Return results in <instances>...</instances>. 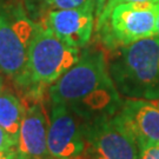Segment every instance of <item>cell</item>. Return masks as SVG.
<instances>
[{
	"instance_id": "5b68a950",
	"label": "cell",
	"mask_w": 159,
	"mask_h": 159,
	"mask_svg": "<svg viewBox=\"0 0 159 159\" xmlns=\"http://www.w3.org/2000/svg\"><path fill=\"white\" fill-rule=\"evenodd\" d=\"M79 57V48L67 45L52 31L38 25L29 52L26 86L52 85Z\"/></svg>"
},
{
	"instance_id": "277c9868",
	"label": "cell",
	"mask_w": 159,
	"mask_h": 159,
	"mask_svg": "<svg viewBox=\"0 0 159 159\" xmlns=\"http://www.w3.org/2000/svg\"><path fill=\"white\" fill-rule=\"evenodd\" d=\"M158 12L157 2H130L116 6L102 12L97 19L99 38L107 48L118 50L153 37Z\"/></svg>"
},
{
	"instance_id": "30bf717a",
	"label": "cell",
	"mask_w": 159,
	"mask_h": 159,
	"mask_svg": "<svg viewBox=\"0 0 159 159\" xmlns=\"http://www.w3.org/2000/svg\"><path fill=\"white\" fill-rule=\"evenodd\" d=\"M47 130L43 105L35 102L26 107L17 144L19 159H52L47 148Z\"/></svg>"
},
{
	"instance_id": "6da1fadb",
	"label": "cell",
	"mask_w": 159,
	"mask_h": 159,
	"mask_svg": "<svg viewBox=\"0 0 159 159\" xmlns=\"http://www.w3.org/2000/svg\"><path fill=\"white\" fill-rule=\"evenodd\" d=\"M48 92L52 102L65 104L83 121L114 116L123 104L104 53L93 48L83 52L78 61L50 86Z\"/></svg>"
},
{
	"instance_id": "ac0fdd59",
	"label": "cell",
	"mask_w": 159,
	"mask_h": 159,
	"mask_svg": "<svg viewBox=\"0 0 159 159\" xmlns=\"http://www.w3.org/2000/svg\"><path fill=\"white\" fill-rule=\"evenodd\" d=\"M2 87H4V79H2V77L0 74V92L2 91Z\"/></svg>"
},
{
	"instance_id": "ffe728a7",
	"label": "cell",
	"mask_w": 159,
	"mask_h": 159,
	"mask_svg": "<svg viewBox=\"0 0 159 159\" xmlns=\"http://www.w3.org/2000/svg\"><path fill=\"white\" fill-rule=\"evenodd\" d=\"M156 2H157V4H159V0H156Z\"/></svg>"
},
{
	"instance_id": "d6986e66",
	"label": "cell",
	"mask_w": 159,
	"mask_h": 159,
	"mask_svg": "<svg viewBox=\"0 0 159 159\" xmlns=\"http://www.w3.org/2000/svg\"><path fill=\"white\" fill-rule=\"evenodd\" d=\"M154 102H156V104H157V105L159 106V100H154Z\"/></svg>"
},
{
	"instance_id": "52a82bcc",
	"label": "cell",
	"mask_w": 159,
	"mask_h": 159,
	"mask_svg": "<svg viewBox=\"0 0 159 159\" xmlns=\"http://www.w3.org/2000/svg\"><path fill=\"white\" fill-rule=\"evenodd\" d=\"M77 116L63 102H52L47 148L52 159H81L85 140Z\"/></svg>"
},
{
	"instance_id": "9a60e30c",
	"label": "cell",
	"mask_w": 159,
	"mask_h": 159,
	"mask_svg": "<svg viewBox=\"0 0 159 159\" xmlns=\"http://www.w3.org/2000/svg\"><path fill=\"white\" fill-rule=\"evenodd\" d=\"M130 2H156V0H107L102 12L110 11L111 8L121 4H130Z\"/></svg>"
},
{
	"instance_id": "5bb4252c",
	"label": "cell",
	"mask_w": 159,
	"mask_h": 159,
	"mask_svg": "<svg viewBox=\"0 0 159 159\" xmlns=\"http://www.w3.org/2000/svg\"><path fill=\"white\" fill-rule=\"evenodd\" d=\"M138 159H159V143L148 144L146 146L139 148Z\"/></svg>"
},
{
	"instance_id": "7c38bea8",
	"label": "cell",
	"mask_w": 159,
	"mask_h": 159,
	"mask_svg": "<svg viewBox=\"0 0 159 159\" xmlns=\"http://www.w3.org/2000/svg\"><path fill=\"white\" fill-rule=\"evenodd\" d=\"M107 0H44L51 10H66V8H91L94 11L97 19L100 17Z\"/></svg>"
},
{
	"instance_id": "3957f363",
	"label": "cell",
	"mask_w": 159,
	"mask_h": 159,
	"mask_svg": "<svg viewBox=\"0 0 159 159\" xmlns=\"http://www.w3.org/2000/svg\"><path fill=\"white\" fill-rule=\"evenodd\" d=\"M38 24L19 2L0 0V72L20 86L27 84L29 52Z\"/></svg>"
},
{
	"instance_id": "8fae6325",
	"label": "cell",
	"mask_w": 159,
	"mask_h": 159,
	"mask_svg": "<svg viewBox=\"0 0 159 159\" xmlns=\"http://www.w3.org/2000/svg\"><path fill=\"white\" fill-rule=\"evenodd\" d=\"M26 107L16 94L10 91L0 92V127L18 144L19 130Z\"/></svg>"
},
{
	"instance_id": "e0dca14e",
	"label": "cell",
	"mask_w": 159,
	"mask_h": 159,
	"mask_svg": "<svg viewBox=\"0 0 159 159\" xmlns=\"http://www.w3.org/2000/svg\"><path fill=\"white\" fill-rule=\"evenodd\" d=\"M156 37H159V12L158 16H157V23H156V33H154Z\"/></svg>"
},
{
	"instance_id": "2e32d148",
	"label": "cell",
	"mask_w": 159,
	"mask_h": 159,
	"mask_svg": "<svg viewBox=\"0 0 159 159\" xmlns=\"http://www.w3.org/2000/svg\"><path fill=\"white\" fill-rule=\"evenodd\" d=\"M0 159H19L17 154V150L11 151V152H2V153H0Z\"/></svg>"
},
{
	"instance_id": "4fadbf2b",
	"label": "cell",
	"mask_w": 159,
	"mask_h": 159,
	"mask_svg": "<svg viewBox=\"0 0 159 159\" xmlns=\"http://www.w3.org/2000/svg\"><path fill=\"white\" fill-rule=\"evenodd\" d=\"M17 150V144L4 129L0 127V153Z\"/></svg>"
},
{
	"instance_id": "8992f818",
	"label": "cell",
	"mask_w": 159,
	"mask_h": 159,
	"mask_svg": "<svg viewBox=\"0 0 159 159\" xmlns=\"http://www.w3.org/2000/svg\"><path fill=\"white\" fill-rule=\"evenodd\" d=\"M81 131L85 140L81 159L139 158V148L136 139L118 113L83 121Z\"/></svg>"
},
{
	"instance_id": "7a4b0ae2",
	"label": "cell",
	"mask_w": 159,
	"mask_h": 159,
	"mask_svg": "<svg viewBox=\"0 0 159 159\" xmlns=\"http://www.w3.org/2000/svg\"><path fill=\"white\" fill-rule=\"evenodd\" d=\"M107 67L121 96L159 100V37H148L118 48Z\"/></svg>"
},
{
	"instance_id": "9c48e42d",
	"label": "cell",
	"mask_w": 159,
	"mask_h": 159,
	"mask_svg": "<svg viewBox=\"0 0 159 159\" xmlns=\"http://www.w3.org/2000/svg\"><path fill=\"white\" fill-rule=\"evenodd\" d=\"M118 116L134 137L139 148L159 143V106L156 102L126 98Z\"/></svg>"
},
{
	"instance_id": "ba28073f",
	"label": "cell",
	"mask_w": 159,
	"mask_h": 159,
	"mask_svg": "<svg viewBox=\"0 0 159 159\" xmlns=\"http://www.w3.org/2000/svg\"><path fill=\"white\" fill-rule=\"evenodd\" d=\"M96 17L91 8L51 10L46 14L43 26L67 45L81 48L91 39Z\"/></svg>"
}]
</instances>
